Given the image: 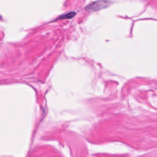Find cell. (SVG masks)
I'll return each mask as SVG.
<instances>
[{
	"instance_id": "6da1fadb",
	"label": "cell",
	"mask_w": 157,
	"mask_h": 157,
	"mask_svg": "<svg viewBox=\"0 0 157 157\" xmlns=\"http://www.w3.org/2000/svg\"><path fill=\"white\" fill-rule=\"evenodd\" d=\"M107 2H96L89 5L86 9L89 11H96L105 8L104 6H107Z\"/></svg>"
},
{
	"instance_id": "7a4b0ae2",
	"label": "cell",
	"mask_w": 157,
	"mask_h": 157,
	"mask_svg": "<svg viewBox=\"0 0 157 157\" xmlns=\"http://www.w3.org/2000/svg\"><path fill=\"white\" fill-rule=\"evenodd\" d=\"M76 13H68V14H66L63 16H62L60 17V19H71L72 17H73L74 16H75Z\"/></svg>"
}]
</instances>
